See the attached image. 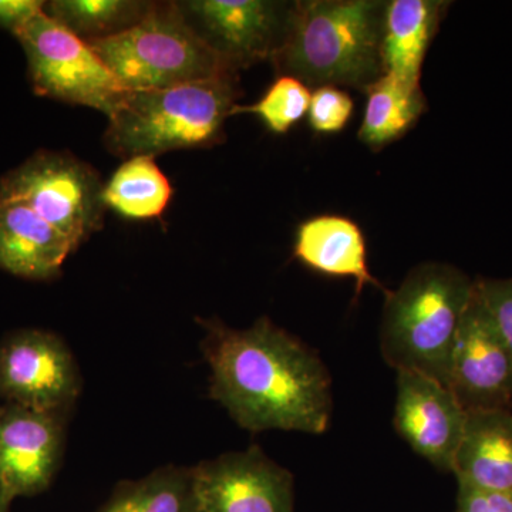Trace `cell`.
I'll use <instances>...</instances> for the list:
<instances>
[{
    "label": "cell",
    "instance_id": "1",
    "mask_svg": "<svg viewBox=\"0 0 512 512\" xmlns=\"http://www.w3.org/2000/svg\"><path fill=\"white\" fill-rule=\"evenodd\" d=\"M210 394L241 429L319 434L332 420V377L318 352L259 318L248 329L202 322Z\"/></svg>",
    "mask_w": 512,
    "mask_h": 512
},
{
    "label": "cell",
    "instance_id": "2",
    "mask_svg": "<svg viewBox=\"0 0 512 512\" xmlns=\"http://www.w3.org/2000/svg\"><path fill=\"white\" fill-rule=\"evenodd\" d=\"M387 0H299L284 45L271 60L279 76L308 87L366 92L383 76Z\"/></svg>",
    "mask_w": 512,
    "mask_h": 512
},
{
    "label": "cell",
    "instance_id": "3",
    "mask_svg": "<svg viewBox=\"0 0 512 512\" xmlns=\"http://www.w3.org/2000/svg\"><path fill=\"white\" fill-rule=\"evenodd\" d=\"M476 279L456 266L423 262L384 295L380 350L396 372L421 373L447 386L451 353Z\"/></svg>",
    "mask_w": 512,
    "mask_h": 512
},
{
    "label": "cell",
    "instance_id": "4",
    "mask_svg": "<svg viewBox=\"0 0 512 512\" xmlns=\"http://www.w3.org/2000/svg\"><path fill=\"white\" fill-rule=\"evenodd\" d=\"M239 94L238 76L126 92L107 117L104 146L124 160L215 146Z\"/></svg>",
    "mask_w": 512,
    "mask_h": 512
},
{
    "label": "cell",
    "instance_id": "5",
    "mask_svg": "<svg viewBox=\"0 0 512 512\" xmlns=\"http://www.w3.org/2000/svg\"><path fill=\"white\" fill-rule=\"evenodd\" d=\"M87 43L126 92L239 74L197 35L177 2H154L146 18L133 28Z\"/></svg>",
    "mask_w": 512,
    "mask_h": 512
},
{
    "label": "cell",
    "instance_id": "6",
    "mask_svg": "<svg viewBox=\"0 0 512 512\" xmlns=\"http://www.w3.org/2000/svg\"><path fill=\"white\" fill-rule=\"evenodd\" d=\"M103 190L92 165L60 151H37L0 178V202L26 205L76 249L103 227Z\"/></svg>",
    "mask_w": 512,
    "mask_h": 512
},
{
    "label": "cell",
    "instance_id": "7",
    "mask_svg": "<svg viewBox=\"0 0 512 512\" xmlns=\"http://www.w3.org/2000/svg\"><path fill=\"white\" fill-rule=\"evenodd\" d=\"M37 96L113 113L126 90L99 55L70 30L40 12L18 35Z\"/></svg>",
    "mask_w": 512,
    "mask_h": 512
},
{
    "label": "cell",
    "instance_id": "8",
    "mask_svg": "<svg viewBox=\"0 0 512 512\" xmlns=\"http://www.w3.org/2000/svg\"><path fill=\"white\" fill-rule=\"evenodd\" d=\"M82 392L76 360L55 333L22 329L0 342V397L69 416Z\"/></svg>",
    "mask_w": 512,
    "mask_h": 512
},
{
    "label": "cell",
    "instance_id": "9",
    "mask_svg": "<svg viewBox=\"0 0 512 512\" xmlns=\"http://www.w3.org/2000/svg\"><path fill=\"white\" fill-rule=\"evenodd\" d=\"M295 2L184 0L185 20L235 70L272 60L288 35Z\"/></svg>",
    "mask_w": 512,
    "mask_h": 512
},
{
    "label": "cell",
    "instance_id": "10",
    "mask_svg": "<svg viewBox=\"0 0 512 512\" xmlns=\"http://www.w3.org/2000/svg\"><path fill=\"white\" fill-rule=\"evenodd\" d=\"M447 387L466 412L512 410V353L477 285L458 329Z\"/></svg>",
    "mask_w": 512,
    "mask_h": 512
},
{
    "label": "cell",
    "instance_id": "11",
    "mask_svg": "<svg viewBox=\"0 0 512 512\" xmlns=\"http://www.w3.org/2000/svg\"><path fill=\"white\" fill-rule=\"evenodd\" d=\"M194 480L201 512H296L293 474L258 446L202 461Z\"/></svg>",
    "mask_w": 512,
    "mask_h": 512
},
{
    "label": "cell",
    "instance_id": "12",
    "mask_svg": "<svg viewBox=\"0 0 512 512\" xmlns=\"http://www.w3.org/2000/svg\"><path fill=\"white\" fill-rule=\"evenodd\" d=\"M396 373V433L431 466L451 473L466 424V410L443 383L421 373Z\"/></svg>",
    "mask_w": 512,
    "mask_h": 512
},
{
    "label": "cell",
    "instance_id": "13",
    "mask_svg": "<svg viewBox=\"0 0 512 512\" xmlns=\"http://www.w3.org/2000/svg\"><path fill=\"white\" fill-rule=\"evenodd\" d=\"M66 420L19 404L0 406V483L13 497H35L50 487L62 463Z\"/></svg>",
    "mask_w": 512,
    "mask_h": 512
},
{
    "label": "cell",
    "instance_id": "14",
    "mask_svg": "<svg viewBox=\"0 0 512 512\" xmlns=\"http://www.w3.org/2000/svg\"><path fill=\"white\" fill-rule=\"evenodd\" d=\"M76 251L70 239L19 202H0V269L30 281H50Z\"/></svg>",
    "mask_w": 512,
    "mask_h": 512
},
{
    "label": "cell",
    "instance_id": "15",
    "mask_svg": "<svg viewBox=\"0 0 512 512\" xmlns=\"http://www.w3.org/2000/svg\"><path fill=\"white\" fill-rule=\"evenodd\" d=\"M293 256L318 274L333 278H352L356 296L365 286L389 289L377 281L367 264L365 234L355 221L342 215H318L296 228Z\"/></svg>",
    "mask_w": 512,
    "mask_h": 512
},
{
    "label": "cell",
    "instance_id": "16",
    "mask_svg": "<svg viewBox=\"0 0 512 512\" xmlns=\"http://www.w3.org/2000/svg\"><path fill=\"white\" fill-rule=\"evenodd\" d=\"M451 474L457 484L512 493V410L467 412Z\"/></svg>",
    "mask_w": 512,
    "mask_h": 512
},
{
    "label": "cell",
    "instance_id": "17",
    "mask_svg": "<svg viewBox=\"0 0 512 512\" xmlns=\"http://www.w3.org/2000/svg\"><path fill=\"white\" fill-rule=\"evenodd\" d=\"M448 5L450 2L443 0H387L382 40L384 73L421 86L424 59Z\"/></svg>",
    "mask_w": 512,
    "mask_h": 512
},
{
    "label": "cell",
    "instance_id": "18",
    "mask_svg": "<svg viewBox=\"0 0 512 512\" xmlns=\"http://www.w3.org/2000/svg\"><path fill=\"white\" fill-rule=\"evenodd\" d=\"M367 104L359 140L372 151L383 150L412 130L427 110L421 86L384 73L366 90Z\"/></svg>",
    "mask_w": 512,
    "mask_h": 512
},
{
    "label": "cell",
    "instance_id": "19",
    "mask_svg": "<svg viewBox=\"0 0 512 512\" xmlns=\"http://www.w3.org/2000/svg\"><path fill=\"white\" fill-rule=\"evenodd\" d=\"M97 512H201L194 467L164 466L140 480L121 481Z\"/></svg>",
    "mask_w": 512,
    "mask_h": 512
},
{
    "label": "cell",
    "instance_id": "20",
    "mask_svg": "<svg viewBox=\"0 0 512 512\" xmlns=\"http://www.w3.org/2000/svg\"><path fill=\"white\" fill-rule=\"evenodd\" d=\"M173 187L156 158H128L104 184L103 201L128 220H154L167 210Z\"/></svg>",
    "mask_w": 512,
    "mask_h": 512
},
{
    "label": "cell",
    "instance_id": "21",
    "mask_svg": "<svg viewBox=\"0 0 512 512\" xmlns=\"http://www.w3.org/2000/svg\"><path fill=\"white\" fill-rule=\"evenodd\" d=\"M153 6L146 0H53L43 12L84 42H94L133 28Z\"/></svg>",
    "mask_w": 512,
    "mask_h": 512
},
{
    "label": "cell",
    "instance_id": "22",
    "mask_svg": "<svg viewBox=\"0 0 512 512\" xmlns=\"http://www.w3.org/2000/svg\"><path fill=\"white\" fill-rule=\"evenodd\" d=\"M311 89L291 76H278L258 103L252 106H235V114L251 113L264 121L276 134H286L308 114Z\"/></svg>",
    "mask_w": 512,
    "mask_h": 512
},
{
    "label": "cell",
    "instance_id": "23",
    "mask_svg": "<svg viewBox=\"0 0 512 512\" xmlns=\"http://www.w3.org/2000/svg\"><path fill=\"white\" fill-rule=\"evenodd\" d=\"M355 110L352 97L336 86L313 90L309 104V124L316 134H336L345 130Z\"/></svg>",
    "mask_w": 512,
    "mask_h": 512
},
{
    "label": "cell",
    "instance_id": "24",
    "mask_svg": "<svg viewBox=\"0 0 512 512\" xmlns=\"http://www.w3.org/2000/svg\"><path fill=\"white\" fill-rule=\"evenodd\" d=\"M476 285L512 353V278L476 279Z\"/></svg>",
    "mask_w": 512,
    "mask_h": 512
},
{
    "label": "cell",
    "instance_id": "25",
    "mask_svg": "<svg viewBox=\"0 0 512 512\" xmlns=\"http://www.w3.org/2000/svg\"><path fill=\"white\" fill-rule=\"evenodd\" d=\"M454 512H512V493L480 490L466 484H457Z\"/></svg>",
    "mask_w": 512,
    "mask_h": 512
},
{
    "label": "cell",
    "instance_id": "26",
    "mask_svg": "<svg viewBox=\"0 0 512 512\" xmlns=\"http://www.w3.org/2000/svg\"><path fill=\"white\" fill-rule=\"evenodd\" d=\"M42 0H0V28L8 30L13 36L43 12Z\"/></svg>",
    "mask_w": 512,
    "mask_h": 512
},
{
    "label": "cell",
    "instance_id": "27",
    "mask_svg": "<svg viewBox=\"0 0 512 512\" xmlns=\"http://www.w3.org/2000/svg\"><path fill=\"white\" fill-rule=\"evenodd\" d=\"M13 497L12 493L5 487L2 483H0V512H10V507H12Z\"/></svg>",
    "mask_w": 512,
    "mask_h": 512
}]
</instances>
